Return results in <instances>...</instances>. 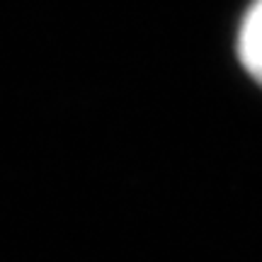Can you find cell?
Wrapping results in <instances>:
<instances>
[{
    "mask_svg": "<svg viewBox=\"0 0 262 262\" xmlns=\"http://www.w3.org/2000/svg\"><path fill=\"white\" fill-rule=\"evenodd\" d=\"M238 58L248 75L262 85V0H253L241 19Z\"/></svg>",
    "mask_w": 262,
    "mask_h": 262,
    "instance_id": "6da1fadb",
    "label": "cell"
}]
</instances>
